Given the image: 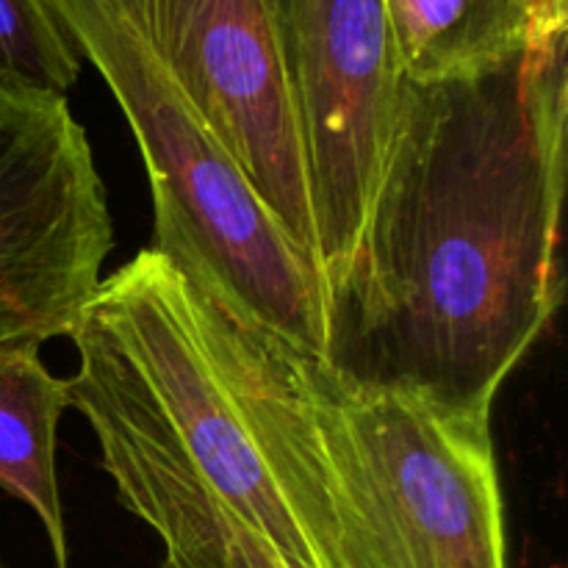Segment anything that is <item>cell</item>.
Wrapping results in <instances>:
<instances>
[{"label": "cell", "mask_w": 568, "mask_h": 568, "mask_svg": "<svg viewBox=\"0 0 568 568\" xmlns=\"http://www.w3.org/2000/svg\"><path fill=\"white\" fill-rule=\"evenodd\" d=\"M42 344H0V488L42 521L55 568H70L55 444L67 405V381L39 358Z\"/></svg>", "instance_id": "cell-9"}, {"label": "cell", "mask_w": 568, "mask_h": 568, "mask_svg": "<svg viewBox=\"0 0 568 568\" xmlns=\"http://www.w3.org/2000/svg\"><path fill=\"white\" fill-rule=\"evenodd\" d=\"M81 55L44 0H0V89L33 98H67Z\"/></svg>", "instance_id": "cell-10"}, {"label": "cell", "mask_w": 568, "mask_h": 568, "mask_svg": "<svg viewBox=\"0 0 568 568\" xmlns=\"http://www.w3.org/2000/svg\"><path fill=\"white\" fill-rule=\"evenodd\" d=\"M109 83L153 192V250L308 358L325 355V286L181 92L122 0H44Z\"/></svg>", "instance_id": "cell-3"}, {"label": "cell", "mask_w": 568, "mask_h": 568, "mask_svg": "<svg viewBox=\"0 0 568 568\" xmlns=\"http://www.w3.org/2000/svg\"><path fill=\"white\" fill-rule=\"evenodd\" d=\"M300 369L338 568H508L491 416Z\"/></svg>", "instance_id": "cell-4"}, {"label": "cell", "mask_w": 568, "mask_h": 568, "mask_svg": "<svg viewBox=\"0 0 568 568\" xmlns=\"http://www.w3.org/2000/svg\"><path fill=\"white\" fill-rule=\"evenodd\" d=\"M0 568H6V566H3V564H0Z\"/></svg>", "instance_id": "cell-11"}, {"label": "cell", "mask_w": 568, "mask_h": 568, "mask_svg": "<svg viewBox=\"0 0 568 568\" xmlns=\"http://www.w3.org/2000/svg\"><path fill=\"white\" fill-rule=\"evenodd\" d=\"M70 338L67 405L164 568H338L303 353L153 247L100 281Z\"/></svg>", "instance_id": "cell-2"}, {"label": "cell", "mask_w": 568, "mask_h": 568, "mask_svg": "<svg viewBox=\"0 0 568 568\" xmlns=\"http://www.w3.org/2000/svg\"><path fill=\"white\" fill-rule=\"evenodd\" d=\"M122 6L288 242L320 272L314 203L283 70L275 0H122Z\"/></svg>", "instance_id": "cell-7"}, {"label": "cell", "mask_w": 568, "mask_h": 568, "mask_svg": "<svg viewBox=\"0 0 568 568\" xmlns=\"http://www.w3.org/2000/svg\"><path fill=\"white\" fill-rule=\"evenodd\" d=\"M403 78L480 75L566 31L568 0H383Z\"/></svg>", "instance_id": "cell-8"}, {"label": "cell", "mask_w": 568, "mask_h": 568, "mask_svg": "<svg viewBox=\"0 0 568 568\" xmlns=\"http://www.w3.org/2000/svg\"><path fill=\"white\" fill-rule=\"evenodd\" d=\"M566 31L453 81L403 78L358 244L325 294L322 364L491 416L558 314Z\"/></svg>", "instance_id": "cell-1"}, {"label": "cell", "mask_w": 568, "mask_h": 568, "mask_svg": "<svg viewBox=\"0 0 568 568\" xmlns=\"http://www.w3.org/2000/svg\"><path fill=\"white\" fill-rule=\"evenodd\" d=\"M111 242L103 178L67 98L0 89V344L70 338Z\"/></svg>", "instance_id": "cell-5"}, {"label": "cell", "mask_w": 568, "mask_h": 568, "mask_svg": "<svg viewBox=\"0 0 568 568\" xmlns=\"http://www.w3.org/2000/svg\"><path fill=\"white\" fill-rule=\"evenodd\" d=\"M275 17L327 294L375 197L403 72L383 0H275Z\"/></svg>", "instance_id": "cell-6"}]
</instances>
